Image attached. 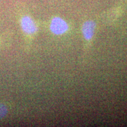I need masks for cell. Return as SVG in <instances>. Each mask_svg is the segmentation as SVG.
Wrapping results in <instances>:
<instances>
[{"label": "cell", "mask_w": 127, "mask_h": 127, "mask_svg": "<svg viewBox=\"0 0 127 127\" xmlns=\"http://www.w3.org/2000/svg\"><path fill=\"white\" fill-rule=\"evenodd\" d=\"M95 28V24L92 21H88L85 22L82 27V32L85 39H90L93 37L94 30Z\"/></svg>", "instance_id": "obj_3"}, {"label": "cell", "mask_w": 127, "mask_h": 127, "mask_svg": "<svg viewBox=\"0 0 127 127\" xmlns=\"http://www.w3.org/2000/svg\"><path fill=\"white\" fill-rule=\"evenodd\" d=\"M51 30L54 34H63L68 30V25L63 20L59 17H55L52 20L50 26Z\"/></svg>", "instance_id": "obj_1"}, {"label": "cell", "mask_w": 127, "mask_h": 127, "mask_svg": "<svg viewBox=\"0 0 127 127\" xmlns=\"http://www.w3.org/2000/svg\"><path fill=\"white\" fill-rule=\"evenodd\" d=\"M21 27L23 31L27 34H33L36 30V25L33 20L28 16H25L21 19Z\"/></svg>", "instance_id": "obj_2"}, {"label": "cell", "mask_w": 127, "mask_h": 127, "mask_svg": "<svg viewBox=\"0 0 127 127\" xmlns=\"http://www.w3.org/2000/svg\"><path fill=\"white\" fill-rule=\"evenodd\" d=\"M7 113V108L4 104H0V119L2 118Z\"/></svg>", "instance_id": "obj_4"}]
</instances>
